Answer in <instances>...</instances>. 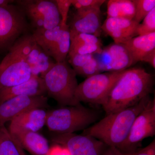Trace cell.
<instances>
[{
    "label": "cell",
    "instance_id": "1",
    "mask_svg": "<svg viewBox=\"0 0 155 155\" xmlns=\"http://www.w3.org/2000/svg\"><path fill=\"white\" fill-rule=\"evenodd\" d=\"M153 78L141 67L126 69L102 105L106 115L130 107L150 95Z\"/></svg>",
    "mask_w": 155,
    "mask_h": 155
},
{
    "label": "cell",
    "instance_id": "2",
    "mask_svg": "<svg viewBox=\"0 0 155 155\" xmlns=\"http://www.w3.org/2000/svg\"><path fill=\"white\" fill-rule=\"evenodd\" d=\"M151 99L150 95L130 107L106 115L104 118L83 130L107 146L119 148L127 138L134 122Z\"/></svg>",
    "mask_w": 155,
    "mask_h": 155
},
{
    "label": "cell",
    "instance_id": "3",
    "mask_svg": "<svg viewBox=\"0 0 155 155\" xmlns=\"http://www.w3.org/2000/svg\"><path fill=\"white\" fill-rule=\"evenodd\" d=\"M34 41L32 34H26L9 49L0 63V89L18 85L32 76L26 60Z\"/></svg>",
    "mask_w": 155,
    "mask_h": 155
},
{
    "label": "cell",
    "instance_id": "4",
    "mask_svg": "<svg viewBox=\"0 0 155 155\" xmlns=\"http://www.w3.org/2000/svg\"><path fill=\"white\" fill-rule=\"evenodd\" d=\"M76 74L67 60L56 63L43 78L47 94L63 106L79 104L75 97L78 83Z\"/></svg>",
    "mask_w": 155,
    "mask_h": 155
},
{
    "label": "cell",
    "instance_id": "5",
    "mask_svg": "<svg viewBox=\"0 0 155 155\" xmlns=\"http://www.w3.org/2000/svg\"><path fill=\"white\" fill-rule=\"evenodd\" d=\"M99 116L97 111L80 104L47 112L46 125L49 130L57 134L73 133L92 125Z\"/></svg>",
    "mask_w": 155,
    "mask_h": 155
},
{
    "label": "cell",
    "instance_id": "6",
    "mask_svg": "<svg viewBox=\"0 0 155 155\" xmlns=\"http://www.w3.org/2000/svg\"><path fill=\"white\" fill-rule=\"evenodd\" d=\"M125 70L102 72L87 78L78 84L75 92L76 100L80 103L83 102L102 105L111 90Z\"/></svg>",
    "mask_w": 155,
    "mask_h": 155
},
{
    "label": "cell",
    "instance_id": "7",
    "mask_svg": "<svg viewBox=\"0 0 155 155\" xmlns=\"http://www.w3.org/2000/svg\"><path fill=\"white\" fill-rule=\"evenodd\" d=\"M29 27L27 17L19 6L10 4L0 7V48L10 49L27 34Z\"/></svg>",
    "mask_w": 155,
    "mask_h": 155
},
{
    "label": "cell",
    "instance_id": "8",
    "mask_svg": "<svg viewBox=\"0 0 155 155\" xmlns=\"http://www.w3.org/2000/svg\"><path fill=\"white\" fill-rule=\"evenodd\" d=\"M16 2L35 29H51L61 23V17L54 1L20 0Z\"/></svg>",
    "mask_w": 155,
    "mask_h": 155
},
{
    "label": "cell",
    "instance_id": "9",
    "mask_svg": "<svg viewBox=\"0 0 155 155\" xmlns=\"http://www.w3.org/2000/svg\"><path fill=\"white\" fill-rule=\"evenodd\" d=\"M155 135V99H151L146 107L136 118L130 132L119 149L124 152L133 153L145 139Z\"/></svg>",
    "mask_w": 155,
    "mask_h": 155
},
{
    "label": "cell",
    "instance_id": "10",
    "mask_svg": "<svg viewBox=\"0 0 155 155\" xmlns=\"http://www.w3.org/2000/svg\"><path fill=\"white\" fill-rule=\"evenodd\" d=\"M52 141L66 148L71 155H101L106 147L94 137L74 133L57 134Z\"/></svg>",
    "mask_w": 155,
    "mask_h": 155
},
{
    "label": "cell",
    "instance_id": "11",
    "mask_svg": "<svg viewBox=\"0 0 155 155\" xmlns=\"http://www.w3.org/2000/svg\"><path fill=\"white\" fill-rule=\"evenodd\" d=\"M94 56L101 73L124 71L134 64L130 53L123 44H111L103 48L101 52Z\"/></svg>",
    "mask_w": 155,
    "mask_h": 155
},
{
    "label": "cell",
    "instance_id": "12",
    "mask_svg": "<svg viewBox=\"0 0 155 155\" xmlns=\"http://www.w3.org/2000/svg\"><path fill=\"white\" fill-rule=\"evenodd\" d=\"M47 105L45 96H19L9 99L0 103V125H5L6 122L25 112L42 108Z\"/></svg>",
    "mask_w": 155,
    "mask_h": 155
},
{
    "label": "cell",
    "instance_id": "13",
    "mask_svg": "<svg viewBox=\"0 0 155 155\" xmlns=\"http://www.w3.org/2000/svg\"><path fill=\"white\" fill-rule=\"evenodd\" d=\"M68 25L70 32L99 37L102 31L101 8L77 10Z\"/></svg>",
    "mask_w": 155,
    "mask_h": 155
},
{
    "label": "cell",
    "instance_id": "14",
    "mask_svg": "<svg viewBox=\"0 0 155 155\" xmlns=\"http://www.w3.org/2000/svg\"><path fill=\"white\" fill-rule=\"evenodd\" d=\"M139 24L134 19L107 18L101 29L114 39V43L123 44L137 36Z\"/></svg>",
    "mask_w": 155,
    "mask_h": 155
},
{
    "label": "cell",
    "instance_id": "15",
    "mask_svg": "<svg viewBox=\"0 0 155 155\" xmlns=\"http://www.w3.org/2000/svg\"><path fill=\"white\" fill-rule=\"evenodd\" d=\"M47 94L43 79L41 77L33 75L25 82L15 86L0 89V103L19 96H38Z\"/></svg>",
    "mask_w": 155,
    "mask_h": 155
},
{
    "label": "cell",
    "instance_id": "16",
    "mask_svg": "<svg viewBox=\"0 0 155 155\" xmlns=\"http://www.w3.org/2000/svg\"><path fill=\"white\" fill-rule=\"evenodd\" d=\"M47 112L42 108H37L25 112L10 121L9 132L25 130L38 132L46 122Z\"/></svg>",
    "mask_w": 155,
    "mask_h": 155
},
{
    "label": "cell",
    "instance_id": "17",
    "mask_svg": "<svg viewBox=\"0 0 155 155\" xmlns=\"http://www.w3.org/2000/svg\"><path fill=\"white\" fill-rule=\"evenodd\" d=\"M22 148L34 155H47L50 147L47 139L38 132L16 130L10 132Z\"/></svg>",
    "mask_w": 155,
    "mask_h": 155
},
{
    "label": "cell",
    "instance_id": "18",
    "mask_svg": "<svg viewBox=\"0 0 155 155\" xmlns=\"http://www.w3.org/2000/svg\"><path fill=\"white\" fill-rule=\"evenodd\" d=\"M70 35L71 44L68 56L74 54L95 55L101 52L103 48L99 38L88 34L72 32H70Z\"/></svg>",
    "mask_w": 155,
    "mask_h": 155
},
{
    "label": "cell",
    "instance_id": "19",
    "mask_svg": "<svg viewBox=\"0 0 155 155\" xmlns=\"http://www.w3.org/2000/svg\"><path fill=\"white\" fill-rule=\"evenodd\" d=\"M26 61L32 75L41 77L45 75L56 63L35 40L28 53Z\"/></svg>",
    "mask_w": 155,
    "mask_h": 155
},
{
    "label": "cell",
    "instance_id": "20",
    "mask_svg": "<svg viewBox=\"0 0 155 155\" xmlns=\"http://www.w3.org/2000/svg\"><path fill=\"white\" fill-rule=\"evenodd\" d=\"M132 57L134 64L142 61L155 50V32L134 37L123 44Z\"/></svg>",
    "mask_w": 155,
    "mask_h": 155
},
{
    "label": "cell",
    "instance_id": "21",
    "mask_svg": "<svg viewBox=\"0 0 155 155\" xmlns=\"http://www.w3.org/2000/svg\"><path fill=\"white\" fill-rule=\"evenodd\" d=\"M63 25L61 23L51 29H35L32 34L35 42L51 58L60 41Z\"/></svg>",
    "mask_w": 155,
    "mask_h": 155
},
{
    "label": "cell",
    "instance_id": "22",
    "mask_svg": "<svg viewBox=\"0 0 155 155\" xmlns=\"http://www.w3.org/2000/svg\"><path fill=\"white\" fill-rule=\"evenodd\" d=\"M107 7V18L134 19L135 7L133 1L110 0Z\"/></svg>",
    "mask_w": 155,
    "mask_h": 155
},
{
    "label": "cell",
    "instance_id": "23",
    "mask_svg": "<svg viewBox=\"0 0 155 155\" xmlns=\"http://www.w3.org/2000/svg\"><path fill=\"white\" fill-rule=\"evenodd\" d=\"M0 155H25L23 148L5 125H0Z\"/></svg>",
    "mask_w": 155,
    "mask_h": 155
},
{
    "label": "cell",
    "instance_id": "24",
    "mask_svg": "<svg viewBox=\"0 0 155 155\" xmlns=\"http://www.w3.org/2000/svg\"><path fill=\"white\" fill-rule=\"evenodd\" d=\"M135 13L134 20L140 23L146 16L155 8V0H134Z\"/></svg>",
    "mask_w": 155,
    "mask_h": 155
},
{
    "label": "cell",
    "instance_id": "25",
    "mask_svg": "<svg viewBox=\"0 0 155 155\" xmlns=\"http://www.w3.org/2000/svg\"><path fill=\"white\" fill-rule=\"evenodd\" d=\"M142 23L139 24L137 34L143 35L155 32V8L146 16Z\"/></svg>",
    "mask_w": 155,
    "mask_h": 155
},
{
    "label": "cell",
    "instance_id": "26",
    "mask_svg": "<svg viewBox=\"0 0 155 155\" xmlns=\"http://www.w3.org/2000/svg\"><path fill=\"white\" fill-rule=\"evenodd\" d=\"M76 75H81L86 78L101 73L96 58L93 57L82 68L75 71Z\"/></svg>",
    "mask_w": 155,
    "mask_h": 155
},
{
    "label": "cell",
    "instance_id": "27",
    "mask_svg": "<svg viewBox=\"0 0 155 155\" xmlns=\"http://www.w3.org/2000/svg\"><path fill=\"white\" fill-rule=\"evenodd\" d=\"M105 0H72V5L76 10L101 8Z\"/></svg>",
    "mask_w": 155,
    "mask_h": 155
},
{
    "label": "cell",
    "instance_id": "28",
    "mask_svg": "<svg viewBox=\"0 0 155 155\" xmlns=\"http://www.w3.org/2000/svg\"><path fill=\"white\" fill-rule=\"evenodd\" d=\"M54 1L61 17V23L64 25L67 24L68 14L70 7L72 5V0H56Z\"/></svg>",
    "mask_w": 155,
    "mask_h": 155
},
{
    "label": "cell",
    "instance_id": "29",
    "mask_svg": "<svg viewBox=\"0 0 155 155\" xmlns=\"http://www.w3.org/2000/svg\"><path fill=\"white\" fill-rule=\"evenodd\" d=\"M47 155H71L69 151L65 147L60 145H54L50 147Z\"/></svg>",
    "mask_w": 155,
    "mask_h": 155
},
{
    "label": "cell",
    "instance_id": "30",
    "mask_svg": "<svg viewBox=\"0 0 155 155\" xmlns=\"http://www.w3.org/2000/svg\"><path fill=\"white\" fill-rule=\"evenodd\" d=\"M134 155H155V140L143 148L137 151Z\"/></svg>",
    "mask_w": 155,
    "mask_h": 155
},
{
    "label": "cell",
    "instance_id": "31",
    "mask_svg": "<svg viewBox=\"0 0 155 155\" xmlns=\"http://www.w3.org/2000/svg\"><path fill=\"white\" fill-rule=\"evenodd\" d=\"M135 152L125 153L119 149L118 148L106 146L105 148L103 151L101 155H134Z\"/></svg>",
    "mask_w": 155,
    "mask_h": 155
},
{
    "label": "cell",
    "instance_id": "32",
    "mask_svg": "<svg viewBox=\"0 0 155 155\" xmlns=\"http://www.w3.org/2000/svg\"><path fill=\"white\" fill-rule=\"evenodd\" d=\"M143 62H146L153 68H155V50L146 56L143 60Z\"/></svg>",
    "mask_w": 155,
    "mask_h": 155
},
{
    "label": "cell",
    "instance_id": "33",
    "mask_svg": "<svg viewBox=\"0 0 155 155\" xmlns=\"http://www.w3.org/2000/svg\"><path fill=\"white\" fill-rule=\"evenodd\" d=\"M14 1H9V0H0V7H5L8 5L13 2H15Z\"/></svg>",
    "mask_w": 155,
    "mask_h": 155
}]
</instances>
